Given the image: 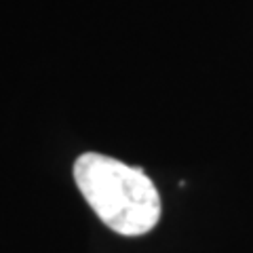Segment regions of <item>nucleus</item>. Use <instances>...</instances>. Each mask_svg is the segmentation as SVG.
I'll return each instance as SVG.
<instances>
[{
  "mask_svg": "<svg viewBox=\"0 0 253 253\" xmlns=\"http://www.w3.org/2000/svg\"><path fill=\"white\" fill-rule=\"evenodd\" d=\"M74 181L104 224L123 236H141L161 219V194L141 167L86 152L74 163Z\"/></svg>",
  "mask_w": 253,
  "mask_h": 253,
  "instance_id": "nucleus-1",
  "label": "nucleus"
}]
</instances>
